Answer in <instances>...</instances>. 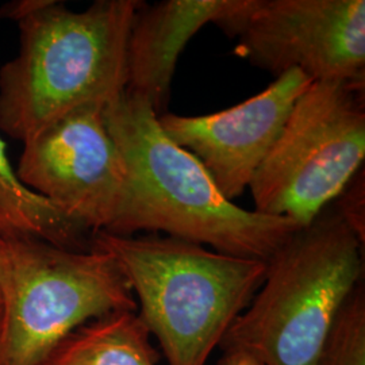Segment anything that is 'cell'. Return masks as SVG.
Listing matches in <instances>:
<instances>
[{
  "mask_svg": "<svg viewBox=\"0 0 365 365\" xmlns=\"http://www.w3.org/2000/svg\"><path fill=\"white\" fill-rule=\"evenodd\" d=\"M313 81L299 69L274 78L264 91L209 115H158L175 144L202 163L229 200L242 195L271 152L288 117Z\"/></svg>",
  "mask_w": 365,
  "mask_h": 365,
  "instance_id": "9",
  "label": "cell"
},
{
  "mask_svg": "<svg viewBox=\"0 0 365 365\" xmlns=\"http://www.w3.org/2000/svg\"><path fill=\"white\" fill-rule=\"evenodd\" d=\"M363 248L331 203L267 261L261 287L220 348L264 365H319L341 309L363 282Z\"/></svg>",
  "mask_w": 365,
  "mask_h": 365,
  "instance_id": "4",
  "label": "cell"
},
{
  "mask_svg": "<svg viewBox=\"0 0 365 365\" xmlns=\"http://www.w3.org/2000/svg\"><path fill=\"white\" fill-rule=\"evenodd\" d=\"M235 53L274 78L364 83V0H235L217 25Z\"/></svg>",
  "mask_w": 365,
  "mask_h": 365,
  "instance_id": "7",
  "label": "cell"
},
{
  "mask_svg": "<svg viewBox=\"0 0 365 365\" xmlns=\"http://www.w3.org/2000/svg\"><path fill=\"white\" fill-rule=\"evenodd\" d=\"M364 160V83L313 81L250 182L255 211L306 227Z\"/></svg>",
  "mask_w": 365,
  "mask_h": 365,
  "instance_id": "6",
  "label": "cell"
},
{
  "mask_svg": "<svg viewBox=\"0 0 365 365\" xmlns=\"http://www.w3.org/2000/svg\"><path fill=\"white\" fill-rule=\"evenodd\" d=\"M1 249H3V238L0 237V257H1Z\"/></svg>",
  "mask_w": 365,
  "mask_h": 365,
  "instance_id": "18",
  "label": "cell"
},
{
  "mask_svg": "<svg viewBox=\"0 0 365 365\" xmlns=\"http://www.w3.org/2000/svg\"><path fill=\"white\" fill-rule=\"evenodd\" d=\"M0 237H26L69 250H90L86 227L19 180L0 137Z\"/></svg>",
  "mask_w": 365,
  "mask_h": 365,
  "instance_id": "11",
  "label": "cell"
},
{
  "mask_svg": "<svg viewBox=\"0 0 365 365\" xmlns=\"http://www.w3.org/2000/svg\"><path fill=\"white\" fill-rule=\"evenodd\" d=\"M158 353L137 312L108 314L78 327L39 365H157Z\"/></svg>",
  "mask_w": 365,
  "mask_h": 365,
  "instance_id": "12",
  "label": "cell"
},
{
  "mask_svg": "<svg viewBox=\"0 0 365 365\" xmlns=\"http://www.w3.org/2000/svg\"><path fill=\"white\" fill-rule=\"evenodd\" d=\"M353 232L364 241V176L359 173L333 203Z\"/></svg>",
  "mask_w": 365,
  "mask_h": 365,
  "instance_id": "14",
  "label": "cell"
},
{
  "mask_svg": "<svg viewBox=\"0 0 365 365\" xmlns=\"http://www.w3.org/2000/svg\"><path fill=\"white\" fill-rule=\"evenodd\" d=\"M235 0H165L141 3L128 41L126 90L164 114L172 78L184 48L199 30L218 25Z\"/></svg>",
  "mask_w": 365,
  "mask_h": 365,
  "instance_id": "10",
  "label": "cell"
},
{
  "mask_svg": "<svg viewBox=\"0 0 365 365\" xmlns=\"http://www.w3.org/2000/svg\"><path fill=\"white\" fill-rule=\"evenodd\" d=\"M16 175L92 235L117 232L129 203L123 157L103 106H84L24 143Z\"/></svg>",
  "mask_w": 365,
  "mask_h": 365,
  "instance_id": "8",
  "label": "cell"
},
{
  "mask_svg": "<svg viewBox=\"0 0 365 365\" xmlns=\"http://www.w3.org/2000/svg\"><path fill=\"white\" fill-rule=\"evenodd\" d=\"M1 322H3V306H1V299H0V334H1Z\"/></svg>",
  "mask_w": 365,
  "mask_h": 365,
  "instance_id": "17",
  "label": "cell"
},
{
  "mask_svg": "<svg viewBox=\"0 0 365 365\" xmlns=\"http://www.w3.org/2000/svg\"><path fill=\"white\" fill-rule=\"evenodd\" d=\"M319 365H365V291L361 282L341 309Z\"/></svg>",
  "mask_w": 365,
  "mask_h": 365,
  "instance_id": "13",
  "label": "cell"
},
{
  "mask_svg": "<svg viewBox=\"0 0 365 365\" xmlns=\"http://www.w3.org/2000/svg\"><path fill=\"white\" fill-rule=\"evenodd\" d=\"M141 3L98 0L72 11L43 0L16 22L19 51L0 68V130L25 143L80 107L117 101Z\"/></svg>",
  "mask_w": 365,
  "mask_h": 365,
  "instance_id": "2",
  "label": "cell"
},
{
  "mask_svg": "<svg viewBox=\"0 0 365 365\" xmlns=\"http://www.w3.org/2000/svg\"><path fill=\"white\" fill-rule=\"evenodd\" d=\"M123 157L129 203L117 235H170L225 255L268 261L300 229L295 222L242 209L226 199L202 163L164 133L146 101L123 92L105 107Z\"/></svg>",
  "mask_w": 365,
  "mask_h": 365,
  "instance_id": "1",
  "label": "cell"
},
{
  "mask_svg": "<svg viewBox=\"0 0 365 365\" xmlns=\"http://www.w3.org/2000/svg\"><path fill=\"white\" fill-rule=\"evenodd\" d=\"M217 365H264L255 356L241 349H223Z\"/></svg>",
  "mask_w": 365,
  "mask_h": 365,
  "instance_id": "16",
  "label": "cell"
},
{
  "mask_svg": "<svg viewBox=\"0 0 365 365\" xmlns=\"http://www.w3.org/2000/svg\"><path fill=\"white\" fill-rule=\"evenodd\" d=\"M0 365H39L78 327L137 300L114 259L37 238H3Z\"/></svg>",
  "mask_w": 365,
  "mask_h": 365,
  "instance_id": "5",
  "label": "cell"
},
{
  "mask_svg": "<svg viewBox=\"0 0 365 365\" xmlns=\"http://www.w3.org/2000/svg\"><path fill=\"white\" fill-rule=\"evenodd\" d=\"M42 1L43 0H16L7 3L0 7V21L10 19L19 22L27 14L33 13L36 9H38Z\"/></svg>",
  "mask_w": 365,
  "mask_h": 365,
  "instance_id": "15",
  "label": "cell"
},
{
  "mask_svg": "<svg viewBox=\"0 0 365 365\" xmlns=\"http://www.w3.org/2000/svg\"><path fill=\"white\" fill-rule=\"evenodd\" d=\"M92 248L117 262L168 365H206L267 272V261L170 235L96 233Z\"/></svg>",
  "mask_w": 365,
  "mask_h": 365,
  "instance_id": "3",
  "label": "cell"
}]
</instances>
